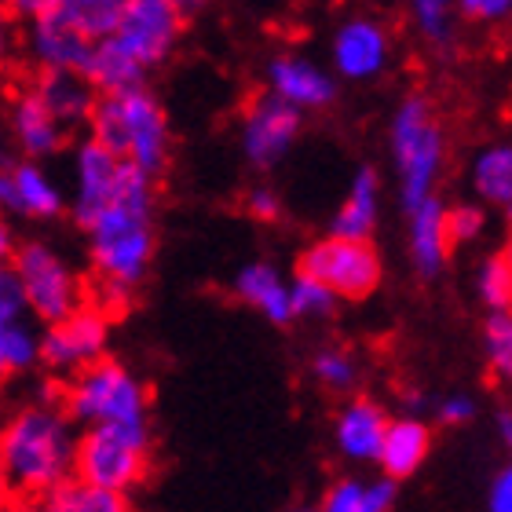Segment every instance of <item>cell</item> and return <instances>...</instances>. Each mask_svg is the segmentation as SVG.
<instances>
[{"label": "cell", "mask_w": 512, "mask_h": 512, "mask_svg": "<svg viewBox=\"0 0 512 512\" xmlns=\"http://www.w3.org/2000/svg\"><path fill=\"white\" fill-rule=\"evenodd\" d=\"M480 297L487 300V308L509 311L512 308V267L505 256L487 260L480 271Z\"/></svg>", "instance_id": "32"}, {"label": "cell", "mask_w": 512, "mask_h": 512, "mask_svg": "<svg viewBox=\"0 0 512 512\" xmlns=\"http://www.w3.org/2000/svg\"><path fill=\"white\" fill-rule=\"evenodd\" d=\"M487 359L498 374L512 381V315H505V311H498L487 322Z\"/></svg>", "instance_id": "33"}, {"label": "cell", "mask_w": 512, "mask_h": 512, "mask_svg": "<svg viewBox=\"0 0 512 512\" xmlns=\"http://www.w3.org/2000/svg\"><path fill=\"white\" fill-rule=\"evenodd\" d=\"M315 377L326 388H348L355 381V366L344 352H322L315 355Z\"/></svg>", "instance_id": "34"}, {"label": "cell", "mask_w": 512, "mask_h": 512, "mask_svg": "<svg viewBox=\"0 0 512 512\" xmlns=\"http://www.w3.org/2000/svg\"><path fill=\"white\" fill-rule=\"evenodd\" d=\"M406 4H410L414 26L421 30V37H425L428 44H450L458 0H406Z\"/></svg>", "instance_id": "29"}, {"label": "cell", "mask_w": 512, "mask_h": 512, "mask_svg": "<svg viewBox=\"0 0 512 512\" xmlns=\"http://www.w3.org/2000/svg\"><path fill=\"white\" fill-rule=\"evenodd\" d=\"M447 227H450V242H454V246H458V242H469V238L480 235L483 213L472 209V205H458V209L447 213Z\"/></svg>", "instance_id": "36"}, {"label": "cell", "mask_w": 512, "mask_h": 512, "mask_svg": "<svg viewBox=\"0 0 512 512\" xmlns=\"http://www.w3.org/2000/svg\"><path fill=\"white\" fill-rule=\"evenodd\" d=\"M15 275L22 278V289L30 297V308L48 322H63L77 311L81 289L66 264L48 246H22L15 256Z\"/></svg>", "instance_id": "8"}, {"label": "cell", "mask_w": 512, "mask_h": 512, "mask_svg": "<svg viewBox=\"0 0 512 512\" xmlns=\"http://www.w3.org/2000/svg\"><path fill=\"white\" fill-rule=\"evenodd\" d=\"M384 436H388V421L374 403H352L337 421V443L348 458H381Z\"/></svg>", "instance_id": "21"}, {"label": "cell", "mask_w": 512, "mask_h": 512, "mask_svg": "<svg viewBox=\"0 0 512 512\" xmlns=\"http://www.w3.org/2000/svg\"><path fill=\"white\" fill-rule=\"evenodd\" d=\"M180 33H183L180 8H172L165 0H128L125 19H121L114 37L150 70V66L169 59V52L180 41Z\"/></svg>", "instance_id": "9"}, {"label": "cell", "mask_w": 512, "mask_h": 512, "mask_svg": "<svg viewBox=\"0 0 512 512\" xmlns=\"http://www.w3.org/2000/svg\"><path fill=\"white\" fill-rule=\"evenodd\" d=\"M0 198L8 209L26 216H55L63 205V194L55 191V183L44 176L37 165H15L11 172H4L0 180Z\"/></svg>", "instance_id": "20"}, {"label": "cell", "mask_w": 512, "mask_h": 512, "mask_svg": "<svg viewBox=\"0 0 512 512\" xmlns=\"http://www.w3.org/2000/svg\"><path fill=\"white\" fill-rule=\"evenodd\" d=\"M502 256H505V260H509V267H512V242H509V246H505V253H502Z\"/></svg>", "instance_id": "44"}, {"label": "cell", "mask_w": 512, "mask_h": 512, "mask_svg": "<svg viewBox=\"0 0 512 512\" xmlns=\"http://www.w3.org/2000/svg\"><path fill=\"white\" fill-rule=\"evenodd\" d=\"M4 4H8L11 15L22 22H30V19H37V15H44V11L55 8V0H4Z\"/></svg>", "instance_id": "40"}, {"label": "cell", "mask_w": 512, "mask_h": 512, "mask_svg": "<svg viewBox=\"0 0 512 512\" xmlns=\"http://www.w3.org/2000/svg\"><path fill=\"white\" fill-rule=\"evenodd\" d=\"M498 428H502V439L509 443V450H512V414H502V417H498Z\"/></svg>", "instance_id": "43"}, {"label": "cell", "mask_w": 512, "mask_h": 512, "mask_svg": "<svg viewBox=\"0 0 512 512\" xmlns=\"http://www.w3.org/2000/svg\"><path fill=\"white\" fill-rule=\"evenodd\" d=\"M472 183L480 198L494 205H512V143H494L480 150V158L472 165Z\"/></svg>", "instance_id": "26"}, {"label": "cell", "mask_w": 512, "mask_h": 512, "mask_svg": "<svg viewBox=\"0 0 512 512\" xmlns=\"http://www.w3.org/2000/svg\"><path fill=\"white\" fill-rule=\"evenodd\" d=\"M37 359V341L22 322H0V370L19 374Z\"/></svg>", "instance_id": "30"}, {"label": "cell", "mask_w": 512, "mask_h": 512, "mask_svg": "<svg viewBox=\"0 0 512 512\" xmlns=\"http://www.w3.org/2000/svg\"><path fill=\"white\" fill-rule=\"evenodd\" d=\"M300 271L315 275L319 282L348 300H363L374 293V286L381 282V260H377L374 246L366 238H322L304 253Z\"/></svg>", "instance_id": "7"}, {"label": "cell", "mask_w": 512, "mask_h": 512, "mask_svg": "<svg viewBox=\"0 0 512 512\" xmlns=\"http://www.w3.org/2000/svg\"><path fill=\"white\" fill-rule=\"evenodd\" d=\"M165 4H172V8H180L183 15H194V11H202L209 0H165Z\"/></svg>", "instance_id": "42"}, {"label": "cell", "mask_w": 512, "mask_h": 512, "mask_svg": "<svg viewBox=\"0 0 512 512\" xmlns=\"http://www.w3.org/2000/svg\"><path fill=\"white\" fill-rule=\"evenodd\" d=\"M300 132V110L275 92L253 99L242 121V150L253 165H275Z\"/></svg>", "instance_id": "10"}, {"label": "cell", "mask_w": 512, "mask_h": 512, "mask_svg": "<svg viewBox=\"0 0 512 512\" xmlns=\"http://www.w3.org/2000/svg\"><path fill=\"white\" fill-rule=\"evenodd\" d=\"M11 128H15L19 147L26 150L30 158H44V154L59 150V143H63V121L55 118L52 107H48L33 88L30 92H22V96H15Z\"/></svg>", "instance_id": "18"}, {"label": "cell", "mask_w": 512, "mask_h": 512, "mask_svg": "<svg viewBox=\"0 0 512 512\" xmlns=\"http://www.w3.org/2000/svg\"><path fill=\"white\" fill-rule=\"evenodd\" d=\"M41 512H128L121 491H107L88 480L77 483H59L48 498H44Z\"/></svg>", "instance_id": "27"}, {"label": "cell", "mask_w": 512, "mask_h": 512, "mask_svg": "<svg viewBox=\"0 0 512 512\" xmlns=\"http://www.w3.org/2000/svg\"><path fill=\"white\" fill-rule=\"evenodd\" d=\"M128 0H55V8L74 30H81L92 41H107L114 37L125 19Z\"/></svg>", "instance_id": "25"}, {"label": "cell", "mask_w": 512, "mask_h": 512, "mask_svg": "<svg viewBox=\"0 0 512 512\" xmlns=\"http://www.w3.org/2000/svg\"><path fill=\"white\" fill-rule=\"evenodd\" d=\"M26 308H30V297L22 289V278L15 271H4L0 275V322H19Z\"/></svg>", "instance_id": "35"}, {"label": "cell", "mask_w": 512, "mask_h": 512, "mask_svg": "<svg viewBox=\"0 0 512 512\" xmlns=\"http://www.w3.org/2000/svg\"><path fill=\"white\" fill-rule=\"evenodd\" d=\"M439 417H443L447 425H461V421H469V417H472V403L465 399V395L443 399V403H439Z\"/></svg>", "instance_id": "39"}, {"label": "cell", "mask_w": 512, "mask_h": 512, "mask_svg": "<svg viewBox=\"0 0 512 512\" xmlns=\"http://www.w3.org/2000/svg\"><path fill=\"white\" fill-rule=\"evenodd\" d=\"M509 220H512V205H509Z\"/></svg>", "instance_id": "46"}, {"label": "cell", "mask_w": 512, "mask_h": 512, "mask_svg": "<svg viewBox=\"0 0 512 512\" xmlns=\"http://www.w3.org/2000/svg\"><path fill=\"white\" fill-rule=\"evenodd\" d=\"M70 414L85 425L147 428V399L136 377L118 363H92L66 392Z\"/></svg>", "instance_id": "5"}, {"label": "cell", "mask_w": 512, "mask_h": 512, "mask_svg": "<svg viewBox=\"0 0 512 512\" xmlns=\"http://www.w3.org/2000/svg\"><path fill=\"white\" fill-rule=\"evenodd\" d=\"M33 92L52 107V114L63 125L92 121V110L99 103V88L77 70H41L33 81Z\"/></svg>", "instance_id": "16"}, {"label": "cell", "mask_w": 512, "mask_h": 512, "mask_svg": "<svg viewBox=\"0 0 512 512\" xmlns=\"http://www.w3.org/2000/svg\"><path fill=\"white\" fill-rule=\"evenodd\" d=\"M121 161L125 158H118V154L110 147H103L99 139L81 143V150H77V202H74L77 224L92 227L96 216L114 202Z\"/></svg>", "instance_id": "13"}, {"label": "cell", "mask_w": 512, "mask_h": 512, "mask_svg": "<svg viewBox=\"0 0 512 512\" xmlns=\"http://www.w3.org/2000/svg\"><path fill=\"white\" fill-rule=\"evenodd\" d=\"M392 502H395L392 480L370 483V487H363V483H355V480H344L326 494V502H322L319 512H388Z\"/></svg>", "instance_id": "28"}, {"label": "cell", "mask_w": 512, "mask_h": 512, "mask_svg": "<svg viewBox=\"0 0 512 512\" xmlns=\"http://www.w3.org/2000/svg\"><path fill=\"white\" fill-rule=\"evenodd\" d=\"M26 52L37 70H77L85 74L96 52V41L74 30L59 11H44L26 22Z\"/></svg>", "instance_id": "11"}, {"label": "cell", "mask_w": 512, "mask_h": 512, "mask_svg": "<svg viewBox=\"0 0 512 512\" xmlns=\"http://www.w3.org/2000/svg\"><path fill=\"white\" fill-rule=\"evenodd\" d=\"M74 458L77 450H70L66 421L55 410L30 406L4 428L0 461L15 494H52L59 483H66V469Z\"/></svg>", "instance_id": "2"}, {"label": "cell", "mask_w": 512, "mask_h": 512, "mask_svg": "<svg viewBox=\"0 0 512 512\" xmlns=\"http://www.w3.org/2000/svg\"><path fill=\"white\" fill-rule=\"evenodd\" d=\"M143 74H147V66L139 63L136 55L128 52L118 37L96 41L92 63H88V70H85L88 81L99 88V96H118V92L143 88Z\"/></svg>", "instance_id": "19"}, {"label": "cell", "mask_w": 512, "mask_h": 512, "mask_svg": "<svg viewBox=\"0 0 512 512\" xmlns=\"http://www.w3.org/2000/svg\"><path fill=\"white\" fill-rule=\"evenodd\" d=\"M428 454V428L421 421H395L388 425V436H384L381 447V465L384 472L399 480V476H410V472L421 469V461Z\"/></svg>", "instance_id": "24"}, {"label": "cell", "mask_w": 512, "mask_h": 512, "mask_svg": "<svg viewBox=\"0 0 512 512\" xmlns=\"http://www.w3.org/2000/svg\"><path fill=\"white\" fill-rule=\"evenodd\" d=\"M107 344V319L96 308H77L63 322H52L48 337L41 341V355L59 370L70 366H92Z\"/></svg>", "instance_id": "12"}, {"label": "cell", "mask_w": 512, "mask_h": 512, "mask_svg": "<svg viewBox=\"0 0 512 512\" xmlns=\"http://www.w3.org/2000/svg\"><path fill=\"white\" fill-rule=\"evenodd\" d=\"M289 293H293V315H330L333 300H337V293L308 271H300Z\"/></svg>", "instance_id": "31"}, {"label": "cell", "mask_w": 512, "mask_h": 512, "mask_svg": "<svg viewBox=\"0 0 512 512\" xmlns=\"http://www.w3.org/2000/svg\"><path fill=\"white\" fill-rule=\"evenodd\" d=\"M293 512H315V509H293Z\"/></svg>", "instance_id": "45"}, {"label": "cell", "mask_w": 512, "mask_h": 512, "mask_svg": "<svg viewBox=\"0 0 512 512\" xmlns=\"http://www.w3.org/2000/svg\"><path fill=\"white\" fill-rule=\"evenodd\" d=\"M249 213L260 216V220H275V216H278V198L271 191H264V187H256V191L249 194Z\"/></svg>", "instance_id": "41"}, {"label": "cell", "mask_w": 512, "mask_h": 512, "mask_svg": "<svg viewBox=\"0 0 512 512\" xmlns=\"http://www.w3.org/2000/svg\"><path fill=\"white\" fill-rule=\"evenodd\" d=\"M235 289H238V297L256 304L271 322L293 319V293H289V286H282V278H278L275 267H267V264L242 267L235 278Z\"/></svg>", "instance_id": "22"}, {"label": "cell", "mask_w": 512, "mask_h": 512, "mask_svg": "<svg viewBox=\"0 0 512 512\" xmlns=\"http://www.w3.org/2000/svg\"><path fill=\"white\" fill-rule=\"evenodd\" d=\"M377 224V172L359 169L352 180V191L344 198L341 213L333 216L330 235L337 238H370Z\"/></svg>", "instance_id": "23"}, {"label": "cell", "mask_w": 512, "mask_h": 512, "mask_svg": "<svg viewBox=\"0 0 512 512\" xmlns=\"http://www.w3.org/2000/svg\"><path fill=\"white\" fill-rule=\"evenodd\" d=\"M92 139L110 147L118 158L132 161L143 172L158 176L165 169V154H169V125H165V110L147 88H132L118 96H99L92 110Z\"/></svg>", "instance_id": "3"}, {"label": "cell", "mask_w": 512, "mask_h": 512, "mask_svg": "<svg viewBox=\"0 0 512 512\" xmlns=\"http://www.w3.org/2000/svg\"><path fill=\"white\" fill-rule=\"evenodd\" d=\"M74 469L81 480L96 487L128 491L147 469V428L92 425V432H85V439L77 443Z\"/></svg>", "instance_id": "6"}, {"label": "cell", "mask_w": 512, "mask_h": 512, "mask_svg": "<svg viewBox=\"0 0 512 512\" xmlns=\"http://www.w3.org/2000/svg\"><path fill=\"white\" fill-rule=\"evenodd\" d=\"M267 85L278 99L293 103L297 110H319L326 103H333V77L326 70L300 59V55H278L267 66Z\"/></svg>", "instance_id": "15"}, {"label": "cell", "mask_w": 512, "mask_h": 512, "mask_svg": "<svg viewBox=\"0 0 512 512\" xmlns=\"http://www.w3.org/2000/svg\"><path fill=\"white\" fill-rule=\"evenodd\" d=\"M392 154L403 187V209L414 213L432 198V183L443 165V128L432 118L428 99L410 96L392 118Z\"/></svg>", "instance_id": "4"}, {"label": "cell", "mask_w": 512, "mask_h": 512, "mask_svg": "<svg viewBox=\"0 0 512 512\" xmlns=\"http://www.w3.org/2000/svg\"><path fill=\"white\" fill-rule=\"evenodd\" d=\"M458 11L472 22H502L512 15V0H458Z\"/></svg>", "instance_id": "37"}, {"label": "cell", "mask_w": 512, "mask_h": 512, "mask_svg": "<svg viewBox=\"0 0 512 512\" xmlns=\"http://www.w3.org/2000/svg\"><path fill=\"white\" fill-rule=\"evenodd\" d=\"M333 66L348 81L377 77L388 63V33L374 19H348L333 33Z\"/></svg>", "instance_id": "14"}, {"label": "cell", "mask_w": 512, "mask_h": 512, "mask_svg": "<svg viewBox=\"0 0 512 512\" xmlns=\"http://www.w3.org/2000/svg\"><path fill=\"white\" fill-rule=\"evenodd\" d=\"M150 172H143L132 161H121L118 191L114 202L96 216L88 227L92 235V260L99 275L107 278L114 293H128L139 278L147 275L154 235H150Z\"/></svg>", "instance_id": "1"}, {"label": "cell", "mask_w": 512, "mask_h": 512, "mask_svg": "<svg viewBox=\"0 0 512 512\" xmlns=\"http://www.w3.org/2000/svg\"><path fill=\"white\" fill-rule=\"evenodd\" d=\"M491 512H512V465L494 480L491 487Z\"/></svg>", "instance_id": "38"}, {"label": "cell", "mask_w": 512, "mask_h": 512, "mask_svg": "<svg viewBox=\"0 0 512 512\" xmlns=\"http://www.w3.org/2000/svg\"><path fill=\"white\" fill-rule=\"evenodd\" d=\"M450 227H447V209L428 198L421 209L410 213V256H414V267L425 278H436L443 260L450 253Z\"/></svg>", "instance_id": "17"}]
</instances>
